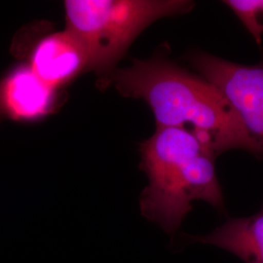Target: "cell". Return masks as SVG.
Returning <instances> with one entry per match:
<instances>
[{
	"label": "cell",
	"instance_id": "cell-1",
	"mask_svg": "<svg viewBox=\"0 0 263 263\" xmlns=\"http://www.w3.org/2000/svg\"><path fill=\"white\" fill-rule=\"evenodd\" d=\"M120 94L143 100L151 107L156 128L193 132L217 156L231 149L252 153V146L235 110L216 86L166 59L134 60L117 68L108 85Z\"/></svg>",
	"mask_w": 263,
	"mask_h": 263
},
{
	"label": "cell",
	"instance_id": "cell-6",
	"mask_svg": "<svg viewBox=\"0 0 263 263\" xmlns=\"http://www.w3.org/2000/svg\"><path fill=\"white\" fill-rule=\"evenodd\" d=\"M28 65L45 83L58 90L89 72L84 49L66 28L39 38L30 49Z\"/></svg>",
	"mask_w": 263,
	"mask_h": 263
},
{
	"label": "cell",
	"instance_id": "cell-2",
	"mask_svg": "<svg viewBox=\"0 0 263 263\" xmlns=\"http://www.w3.org/2000/svg\"><path fill=\"white\" fill-rule=\"evenodd\" d=\"M141 168L148 179L141 192V214L168 234L179 230L194 201L224 209L215 169L216 154L193 132L156 128L141 144Z\"/></svg>",
	"mask_w": 263,
	"mask_h": 263
},
{
	"label": "cell",
	"instance_id": "cell-3",
	"mask_svg": "<svg viewBox=\"0 0 263 263\" xmlns=\"http://www.w3.org/2000/svg\"><path fill=\"white\" fill-rule=\"evenodd\" d=\"M187 0H67L66 29L84 49L104 89L135 39L157 20L187 13Z\"/></svg>",
	"mask_w": 263,
	"mask_h": 263
},
{
	"label": "cell",
	"instance_id": "cell-9",
	"mask_svg": "<svg viewBox=\"0 0 263 263\" xmlns=\"http://www.w3.org/2000/svg\"><path fill=\"white\" fill-rule=\"evenodd\" d=\"M4 118V115H3V112H2V109H1V106H0V120H2Z\"/></svg>",
	"mask_w": 263,
	"mask_h": 263
},
{
	"label": "cell",
	"instance_id": "cell-4",
	"mask_svg": "<svg viewBox=\"0 0 263 263\" xmlns=\"http://www.w3.org/2000/svg\"><path fill=\"white\" fill-rule=\"evenodd\" d=\"M192 65L215 85L232 105L252 146L263 156V64L246 66L208 55L195 54Z\"/></svg>",
	"mask_w": 263,
	"mask_h": 263
},
{
	"label": "cell",
	"instance_id": "cell-8",
	"mask_svg": "<svg viewBox=\"0 0 263 263\" xmlns=\"http://www.w3.org/2000/svg\"><path fill=\"white\" fill-rule=\"evenodd\" d=\"M226 5L234 12L245 27L261 44L263 35V0H228Z\"/></svg>",
	"mask_w": 263,
	"mask_h": 263
},
{
	"label": "cell",
	"instance_id": "cell-7",
	"mask_svg": "<svg viewBox=\"0 0 263 263\" xmlns=\"http://www.w3.org/2000/svg\"><path fill=\"white\" fill-rule=\"evenodd\" d=\"M192 240L226 250L245 263H263V205L254 216L231 218L207 235Z\"/></svg>",
	"mask_w": 263,
	"mask_h": 263
},
{
	"label": "cell",
	"instance_id": "cell-5",
	"mask_svg": "<svg viewBox=\"0 0 263 263\" xmlns=\"http://www.w3.org/2000/svg\"><path fill=\"white\" fill-rule=\"evenodd\" d=\"M63 92L45 83L28 65H21L0 80V106L4 117L31 122L54 113Z\"/></svg>",
	"mask_w": 263,
	"mask_h": 263
}]
</instances>
